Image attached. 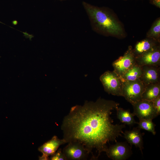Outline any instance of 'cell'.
<instances>
[{"instance_id": "1", "label": "cell", "mask_w": 160, "mask_h": 160, "mask_svg": "<svg viewBox=\"0 0 160 160\" xmlns=\"http://www.w3.org/2000/svg\"><path fill=\"white\" fill-rule=\"evenodd\" d=\"M119 105L100 98L95 102L86 101L82 105L73 106L63 120V139L66 143H81L92 156L95 150L98 159L102 152H106L110 142L116 143V139L122 136L125 125L114 124L111 116Z\"/></svg>"}, {"instance_id": "2", "label": "cell", "mask_w": 160, "mask_h": 160, "mask_svg": "<svg viewBox=\"0 0 160 160\" xmlns=\"http://www.w3.org/2000/svg\"><path fill=\"white\" fill-rule=\"evenodd\" d=\"M82 4L94 31L104 36L118 38L125 36L121 23L108 8L99 7L84 1Z\"/></svg>"}, {"instance_id": "3", "label": "cell", "mask_w": 160, "mask_h": 160, "mask_svg": "<svg viewBox=\"0 0 160 160\" xmlns=\"http://www.w3.org/2000/svg\"><path fill=\"white\" fill-rule=\"evenodd\" d=\"M100 79L105 91L109 94L122 96L123 82L113 71H107L101 75Z\"/></svg>"}, {"instance_id": "4", "label": "cell", "mask_w": 160, "mask_h": 160, "mask_svg": "<svg viewBox=\"0 0 160 160\" xmlns=\"http://www.w3.org/2000/svg\"><path fill=\"white\" fill-rule=\"evenodd\" d=\"M145 86L139 79L123 82L122 96L132 105L141 100Z\"/></svg>"}, {"instance_id": "5", "label": "cell", "mask_w": 160, "mask_h": 160, "mask_svg": "<svg viewBox=\"0 0 160 160\" xmlns=\"http://www.w3.org/2000/svg\"><path fill=\"white\" fill-rule=\"evenodd\" d=\"M136 64V59L131 46H129L124 55L112 63L113 71L120 77Z\"/></svg>"}, {"instance_id": "6", "label": "cell", "mask_w": 160, "mask_h": 160, "mask_svg": "<svg viewBox=\"0 0 160 160\" xmlns=\"http://www.w3.org/2000/svg\"><path fill=\"white\" fill-rule=\"evenodd\" d=\"M132 147L126 142H116L110 145L105 153L107 156L113 160H125L132 154Z\"/></svg>"}, {"instance_id": "7", "label": "cell", "mask_w": 160, "mask_h": 160, "mask_svg": "<svg viewBox=\"0 0 160 160\" xmlns=\"http://www.w3.org/2000/svg\"><path fill=\"white\" fill-rule=\"evenodd\" d=\"M62 150L67 160L86 159L89 153L84 145L77 142L68 143Z\"/></svg>"}, {"instance_id": "8", "label": "cell", "mask_w": 160, "mask_h": 160, "mask_svg": "<svg viewBox=\"0 0 160 160\" xmlns=\"http://www.w3.org/2000/svg\"><path fill=\"white\" fill-rule=\"evenodd\" d=\"M133 113L139 120L152 119L158 115L152 101L141 100L132 105Z\"/></svg>"}, {"instance_id": "9", "label": "cell", "mask_w": 160, "mask_h": 160, "mask_svg": "<svg viewBox=\"0 0 160 160\" xmlns=\"http://www.w3.org/2000/svg\"><path fill=\"white\" fill-rule=\"evenodd\" d=\"M136 64L142 66L145 65L160 66V45L135 57Z\"/></svg>"}, {"instance_id": "10", "label": "cell", "mask_w": 160, "mask_h": 160, "mask_svg": "<svg viewBox=\"0 0 160 160\" xmlns=\"http://www.w3.org/2000/svg\"><path fill=\"white\" fill-rule=\"evenodd\" d=\"M142 67V74L140 80L145 85L160 82V67L154 65Z\"/></svg>"}, {"instance_id": "11", "label": "cell", "mask_w": 160, "mask_h": 160, "mask_svg": "<svg viewBox=\"0 0 160 160\" xmlns=\"http://www.w3.org/2000/svg\"><path fill=\"white\" fill-rule=\"evenodd\" d=\"M66 143L63 139H60L56 136H53L51 139L44 143L38 148V150L42 153L39 157V159L49 160V156L54 154L61 145Z\"/></svg>"}, {"instance_id": "12", "label": "cell", "mask_w": 160, "mask_h": 160, "mask_svg": "<svg viewBox=\"0 0 160 160\" xmlns=\"http://www.w3.org/2000/svg\"><path fill=\"white\" fill-rule=\"evenodd\" d=\"M140 129L137 127H134L131 130L125 131L123 134L128 143L132 146L134 145L139 148L143 154L144 148L143 136L144 134L141 132Z\"/></svg>"}, {"instance_id": "13", "label": "cell", "mask_w": 160, "mask_h": 160, "mask_svg": "<svg viewBox=\"0 0 160 160\" xmlns=\"http://www.w3.org/2000/svg\"><path fill=\"white\" fill-rule=\"evenodd\" d=\"M159 45L160 42L146 38L137 42L133 49V51L136 57Z\"/></svg>"}, {"instance_id": "14", "label": "cell", "mask_w": 160, "mask_h": 160, "mask_svg": "<svg viewBox=\"0 0 160 160\" xmlns=\"http://www.w3.org/2000/svg\"><path fill=\"white\" fill-rule=\"evenodd\" d=\"M160 96V82L146 86L143 92L141 100L152 101Z\"/></svg>"}, {"instance_id": "15", "label": "cell", "mask_w": 160, "mask_h": 160, "mask_svg": "<svg viewBox=\"0 0 160 160\" xmlns=\"http://www.w3.org/2000/svg\"><path fill=\"white\" fill-rule=\"evenodd\" d=\"M116 109L117 118L120 122L130 126L137 124L134 117L135 115L129 110H125L118 107Z\"/></svg>"}, {"instance_id": "16", "label": "cell", "mask_w": 160, "mask_h": 160, "mask_svg": "<svg viewBox=\"0 0 160 160\" xmlns=\"http://www.w3.org/2000/svg\"><path fill=\"white\" fill-rule=\"evenodd\" d=\"M142 71V67L135 64L120 77L123 82L135 81L140 79Z\"/></svg>"}, {"instance_id": "17", "label": "cell", "mask_w": 160, "mask_h": 160, "mask_svg": "<svg viewBox=\"0 0 160 160\" xmlns=\"http://www.w3.org/2000/svg\"><path fill=\"white\" fill-rule=\"evenodd\" d=\"M146 38L160 42V18L156 19L146 34Z\"/></svg>"}, {"instance_id": "18", "label": "cell", "mask_w": 160, "mask_h": 160, "mask_svg": "<svg viewBox=\"0 0 160 160\" xmlns=\"http://www.w3.org/2000/svg\"><path fill=\"white\" fill-rule=\"evenodd\" d=\"M139 122H137V127L151 133L153 135L156 134L155 130L156 125L151 119H142L139 120Z\"/></svg>"}, {"instance_id": "19", "label": "cell", "mask_w": 160, "mask_h": 160, "mask_svg": "<svg viewBox=\"0 0 160 160\" xmlns=\"http://www.w3.org/2000/svg\"><path fill=\"white\" fill-rule=\"evenodd\" d=\"M49 160H66L67 159L61 149L60 148L57 150L54 154L51 156Z\"/></svg>"}, {"instance_id": "20", "label": "cell", "mask_w": 160, "mask_h": 160, "mask_svg": "<svg viewBox=\"0 0 160 160\" xmlns=\"http://www.w3.org/2000/svg\"><path fill=\"white\" fill-rule=\"evenodd\" d=\"M153 106L158 115L160 114V96L152 101Z\"/></svg>"}, {"instance_id": "21", "label": "cell", "mask_w": 160, "mask_h": 160, "mask_svg": "<svg viewBox=\"0 0 160 160\" xmlns=\"http://www.w3.org/2000/svg\"><path fill=\"white\" fill-rule=\"evenodd\" d=\"M59 0L61 1H65V0Z\"/></svg>"}]
</instances>
